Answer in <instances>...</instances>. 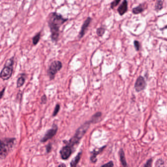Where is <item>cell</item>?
Returning a JSON list of instances; mask_svg holds the SVG:
<instances>
[{
    "instance_id": "cell-1",
    "label": "cell",
    "mask_w": 167,
    "mask_h": 167,
    "mask_svg": "<svg viewBox=\"0 0 167 167\" xmlns=\"http://www.w3.org/2000/svg\"><path fill=\"white\" fill-rule=\"evenodd\" d=\"M68 20L62 15L56 12H51L48 17V26L51 32V38L53 41L56 42L59 36V29L60 26Z\"/></svg>"
},
{
    "instance_id": "cell-2",
    "label": "cell",
    "mask_w": 167,
    "mask_h": 167,
    "mask_svg": "<svg viewBox=\"0 0 167 167\" xmlns=\"http://www.w3.org/2000/svg\"><path fill=\"white\" fill-rule=\"evenodd\" d=\"M91 124L92 123L90 120L84 123L80 127H79L78 129H76L74 136H73L69 141H66L67 142L66 143V145L70 147L73 150V149L79 144L80 140L83 138L85 134L86 133Z\"/></svg>"
},
{
    "instance_id": "cell-3",
    "label": "cell",
    "mask_w": 167,
    "mask_h": 167,
    "mask_svg": "<svg viewBox=\"0 0 167 167\" xmlns=\"http://www.w3.org/2000/svg\"><path fill=\"white\" fill-rule=\"evenodd\" d=\"M14 140L15 139H9L5 141L0 140V159L6 157L10 149L12 148Z\"/></svg>"
},
{
    "instance_id": "cell-4",
    "label": "cell",
    "mask_w": 167,
    "mask_h": 167,
    "mask_svg": "<svg viewBox=\"0 0 167 167\" xmlns=\"http://www.w3.org/2000/svg\"><path fill=\"white\" fill-rule=\"evenodd\" d=\"M62 67V64L61 61L55 60L51 62L47 70V74L50 80H53L55 79L57 72L61 70Z\"/></svg>"
},
{
    "instance_id": "cell-5",
    "label": "cell",
    "mask_w": 167,
    "mask_h": 167,
    "mask_svg": "<svg viewBox=\"0 0 167 167\" xmlns=\"http://www.w3.org/2000/svg\"><path fill=\"white\" fill-rule=\"evenodd\" d=\"M57 130H58V127L56 124H53V127L51 129H49L48 131H47L45 134L44 136L42 138V139L41 140V142L42 143L47 142V141L51 139L52 138L54 137V136H55L56 133H57Z\"/></svg>"
},
{
    "instance_id": "cell-6",
    "label": "cell",
    "mask_w": 167,
    "mask_h": 167,
    "mask_svg": "<svg viewBox=\"0 0 167 167\" xmlns=\"http://www.w3.org/2000/svg\"><path fill=\"white\" fill-rule=\"evenodd\" d=\"M13 67L4 66L1 72L0 73V78L4 80H7L12 76Z\"/></svg>"
},
{
    "instance_id": "cell-7",
    "label": "cell",
    "mask_w": 167,
    "mask_h": 167,
    "mask_svg": "<svg viewBox=\"0 0 167 167\" xmlns=\"http://www.w3.org/2000/svg\"><path fill=\"white\" fill-rule=\"evenodd\" d=\"M147 83L145 80L143 76L140 75L137 79L134 85V88L137 92H140L143 91L146 88Z\"/></svg>"
},
{
    "instance_id": "cell-8",
    "label": "cell",
    "mask_w": 167,
    "mask_h": 167,
    "mask_svg": "<svg viewBox=\"0 0 167 167\" xmlns=\"http://www.w3.org/2000/svg\"><path fill=\"white\" fill-rule=\"evenodd\" d=\"M73 153V150L70 147L66 145L64 147H62L60 151V154L61 155V158L63 160H67Z\"/></svg>"
},
{
    "instance_id": "cell-9",
    "label": "cell",
    "mask_w": 167,
    "mask_h": 167,
    "mask_svg": "<svg viewBox=\"0 0 167 167\" xmlns=\"http://www.w3.org/2000/svg\"><path fill=\"white\" fill-rule=\"evenodd\" d=\"M91 20H92V19L90 17H88L86 19V20L85 21L84 24H83V26H81L80 32L79 33V39H81V38L84 37L86 31H87V29H88V27L90 24L91 23Z\"/></svg>"
},
{
    "instance_id": "cell-10",
    "label": "cell",
    "mask_w": 167,
    "mask_h": 167,
    "mask_svg": "<svg viewBox=\"0 0 167 167\" xmlns=\"http://www.w3.org/2000/svg\"><path fill=\"white\" fill-rule=\"evenodd\" d=\"M106 146H104L100 148L95 149L91 152V157H90V161L93 163H95L97 161V157L99 154L103 152L104 149L106 148Z\"/></svg>"
},
{
    "instance_id": "cell-11",
    "label": "cell",
    "mask_w": 167,
    "mask_h": 167,
    "mask_svg": "<svg viewBox=\"0 0 167 167\" xmlns=\"http://www.w3.org/2000/svg\"><path fill=\"white\" fill-rule=\"evenodd\" d=\"M128 10V1L126 0H124L122 2V4L120 5V6H119L118 8L117 9V10L118 11L119 14L121 16H122L127 12Z\"/></svg>"
},
{
    "instance_id": "cell-12",
    "label": "cell",
    "mask_w": 167,
    "mask_h": 167,
    "mask_svg": "<svg viewBox=\"0 0 167 167\" xmlns=\"http://www.w3.org/2000/svg\"><path fill=\"white\" fill-rule=\"evenodd\" d=\"M83 154V152L80 151L78 153V154L72 159L70 162V167H76L79 162L80 161L81 155Z\"/></svg>"
},
{
    "instance_id": "cell-13",
    "label": "cell",
    "mask_w": 167,
    "mask_h": 167,
    "mask_svg": "<svg viewBox=\"0 0 167 167\" xmlns=\"http://www.w3.org/2000/svg\"><path fill=\"white\" fill-rule=\"evenodd\" d=\"M119 155L120 160L121 162L122 167H128L124 151L123 150V149H120L119 152Z\"/></svg>"
},
{
    "instance_id": "cell-14",
    "label": "cell",
    "mask_w": 167,
    "mask_h": 167,
    "mask_svg": "<svg viewBox=\"0 0 167 167\" xmlns=\"http://www.w3.org/2000/svg\"><path fill=\"white\" fill-rule=\"evenodd\" d=\"M102 115V113L100 112H97L94 115H93L91 117V120H90L92 124V123H97L98 122H99L100 118Z\"/></svg>"
},
{
    "instance_id": "cell-15",
    "label": "cell",
    "mask_w": 167,
    "mask_h": 167,
    "mask_svg": "<svg viewBox=\"0 0 167 167\" xmlns=\"http://www.w3.org/2000/svg\"><path fill=\"white\" fill-rule=\"evenodd\" d=\"M144 10V9L143 7V5L142 4H140L138 6L134 7L132 11V13L134 14H138L139 13H142Z\"/></svg>"
},
{
    "instance_id": "cell-16",
    "label": "cell",
    "mask_w": 167,
    "mask_h": 167,
    "mask_svg": "<svg viewBox=\"0 0 167 167\" xmlns=\"http://www.w3.org/2000/svg\"><path fill=\"white\" fill-rule=\"evenodd\" d=\"M26 79L23 75L19 77L17 79V87L20 88L22 87L24 85V83L25 82Z\"/></svg>"
},
{
    "instance_id": "cell-17",
    "label": "cell",
    "mask_w": 167,
    "mask_h": 167,
    "mask_svg": "<svg viewBox=\"0 0 167 167\" xmlns=\"http://www.w3.org/2000/svg\"><path fill=\"white\" fill-rule=\"evenodd\" d=\"M41 37V32H39L32 38V43L34 45H36L39 41Z\"/></svg>"
},
{
    "instance_id": "cell-18",
    "label": "cell",
    "mask_w": 167,
    "mask_h": 167,
    "mask_svg": "<svg viewBox=\"0 0 167 167\" xmlns=\"http://www.w3.org/2000/svg\"><path fill=\"white\" fill-rule=\"evenodd\" d=\"M163 2L162 1H157L155 5V10L158 11L163 9Z\"/></svg>"
},
{
    "instance_id": "cell-19",
    "label": "cell",
    "mask_w": 167,
    "mask_h": 167,
    "mask_svg": "<svg viewBox=\"0 0 167 167\" xmlns=\"http://www.w3.org/2000/svg\"><path fill=\"white\" fill-rule=\"evenodd\" d=\"M105 32V29L102 27L98 28L97 30V34L99 36H102Z\"/></svg>"
},
{
    "instance_id": "cell-20",
    "label": "cell",
    "mask_w": 167,
    "mask_h": 167,
    "mask_svg": "<svg viewBox=\"0 0 167 167\" xmlns=\"http://www.w3.org/2000/svg\"><path fill=\"white\" fill-rule=\"evenodd\" d=\"M60 109V106L59 104H57L56 106H55V109H54V112H53V117H55L57 115V114L59 111Z\"/></svg>"
},
{
    "instance_id": "cell-21",
    "label": "cell",
    "mask_w": 167,
    "mask_h": 167,
    "mask_svg": "<svg viewBox=\"0 0 167 167\" xmlns=\"http://www.w3.org/2000/svg\"><path fill=\"white\" fill-rule=\"evenodd\" d=\"M153 158H150L146 162V164H145L144 167H152L153 164Z\"/></svg>"
},
{
    "instance_id": "cell-22",
    "label": "cell",
    "mask_w": 167,
    "mask_h": 167,
    "mask_svg": "<svg viewBox=\"0 0 167 167\" xmlns=\"http://www.w3.org/2000/svg\"><path fill=\"white\" fill-rule=\"evenodd\" d=\"M120 0H115L114 1L112 2L110 5V7L111 9H113L115 6H117V5H118L119 3L120 2Z\"/></svg>"
},
{
    "instance_id": "cell-23",
    "label": "cell",
    "mask_w": 167,
    "mask_h": 167,
    "mask_svg": "<svg viewBox=\"0 0 167 167\" xmlns=\"http://www.w3.org/2000/svg\"><path fill=\"white\" fill-rule=\"evenodd\" d=\"M114 164L113 162L112 161H109L108 162L106 163L105 164L102 165L100 167H113Z\"/></svg>"
},
{
    "instance_id": "cell-24",
    "label": "cell",
    "mask_w": 167,
    "mask_h": 167,
    "mask_svg": "<svg viewBox=\"0 0 167 167\" xmlns=\"http://www.w3.org/2000/svg\"><path fill=\"white\" fill-rule=\"evenodd\" d=\"M134 45L135 47V50L137 51H139L140 49V44L138 41L135 40L134 41Z\"/></svg>"
},
{
    "instance_id": "cell-25",
    "label": "cell",
    "mask_w": 167,
    "mask_h": 167,
    "mask_svg": "<svg viewBox=\"0 0 167 167\" xmlns=\"http://www.w3.org/2000/svg\"><path fill=\"white\" fill-rule=\"evenodd\" d=\"M41 103L43 104H46L47 102V98L46 95H44L42 96V97L41 98Z\"/></svg>"
},
{
    "instance_id": "cell-26",
    "label": "cell",
    "mask_w": 167,
    "mask_h": 167,
    "mask_svg": "<svg viewBox=\"0 0 167 167\" xmlns=\"http://www.w3.org/2000/svg\"><path fill=\"white\" fill-rule=\"evenodd\" d=\"M46 149L47 153H50L51 149H52V145H51V144L49 143V144L47 145Z\"/></svg>"
},
{
    "instance_id": "cell-27",
    "label": "cell",
    "mask_w": 167,
    "mask_h": 167,
    "mask_svg": "<svg viewBox=\"0 0 167 167\" xmlns=\"http://www.w3.org/2000/svg\"><path fill=\"white\" fill-rule=\"evenodd\" d=\"M6 88V87H5L1 91H0V100H1V99L2 98V97H3V96H4Z\"/></svg>"
},
{
    "instance_id": "cell-28",
    "label": "cell",
    "mask_w": 167,
    "mask_h": 167,
    "mask_svg": "<svg viewBox=\"0 0 167 167\" xmlns=\"http://www.w3.org/2000/svg\"><path fill=\"white\" fill-rule=\"evenodd\" d=\"M58 167H66V166L65 164L61 163L59 166H58Z\"/></svg>"
}]
</instances>
